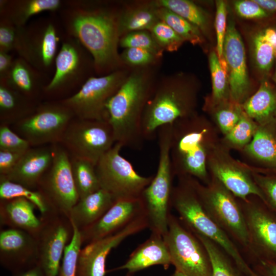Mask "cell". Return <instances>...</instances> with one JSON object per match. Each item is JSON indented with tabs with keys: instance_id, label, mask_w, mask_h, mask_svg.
<instances>
[{
	"instance_id": "6da1fadb",
	"label": "cell",
	"mask_w": 276,
	"mask_h": 276,
	"mask_svg": "<svg viewBox=\"0 0 276 276\" xmlns=\"http://www.w3.org/2000/svg\"><path fill=\"white\" fill-rule=\"evenodd\" d=\"M119 11L111 2L86 0L63 1L59 11L65 34L89 52L97 76L126 67L118 51Z\"/></svg>"
},
{
	"instance_id": "7a4b0ae2",
	"label": "cell",
	"mask_w": 276,
	"mask_h": 276,
	"mask_svg": "<svg viewBox=\"0 0 276 276\" xmlns=\"http://www.w3.org/2000/svg\"><path fill=\"white\" fill-rule=\"evenodd\" d=\"M157 67L154 65L130 69L107 105L108 122L116 143L123 147L136 150L143 147V116L157 81Z\"/></svg>"
},
{
	"instance_id": "3957f363",
	"label": "cell",
	"mask_w": 276,
	"mask_h": 276,
	"mask_svg": "<svg viewBox=\"0 0 276 276\" xmlns=\"http://www.w3.org/2000/svg\"><path fill=\"white\" fill-rule=\"evenodd\" d=\"M214 124L197 113L172 124L170 156L175 176H189L207 184L209 155L220 141Z\"/></svg>"
},
{
	"instance_id": "277c9868",
	"label": "cell",
	"mask_w": 276,
	"mask_h": 276,
	"mask_svg": "<svg viewBox=\"0 0 276 276\" xmlns=\"http://www.w3.org/2000/svg\"><path fill=\"white\" fill-rule=\"evenodd\" d=\"M197 94L194 83L182 75L165 76L157 80L143 116L144 139H152L162 126L196 113Z\"/></svg>"
},
{
	"instance_id": "5b68a950",
	"label": "cell",
	"mask_w": 276,
	"mask_h": 276,
	"mask_svg": "<svg viewBox=\"0 0 276 276\" xmlns=\"http://www.w3.org/2000/svg\"><path fill=\"white\" fill-rule=\"evenodd\" d=\"M171 200L183 225L193 234L204 236L220 247L245 276L250 268L237 245L214 221L203 208L191 176H180Z\"/></svg>"
},
{
	"instance_id": "8992f818",
	"label": "cell",
	"mask_w": 276,
	"mask_h": 276,
	"mask_svg": "<svg viewBox=\"0 0 276 276\" xmlns=\"http://www.w3.org/2000/svg\"><path fill=\"white\" fill-rule=\"evenodd\" d=\"M172 124L158 130L159 159L155 175L142 192L143 203L148 228L152 233L164 237L168 229L169 212L175 175L170 156Z\"/></svg>"
},
{
	"instance_id": "52a82bcc",
	"label": "cell",
	"mask_w": 276,
	"mask_h": 276,
	"mask_svg": "<svg viewBox=\"0 0 276 276\" xmlns=\"http://www.w3.org/2000/svg\"><path fill=\"white\" fill-rule=\"evenodd\" d=\"M95 73L89 52L77 39L65 34L55 61L54 74L43 90L48 100H61L75 94Z\"/></svg>"
},
{
	"instance_id": "ba28073f",
	"label": "cell",
	"mask_w": 276,
	"mask_h": 276,
	"mask_svg": "<svg viewBox=\"0 0 276 276\" xmlns=\"http://www.w3.org/2000/svg\"><path fill=\"white\" fill-rule=\"evenodd\" d=\"M211 176L207 184L191 177L199 199L209 216L237 245L249 254L244 215L238 199L218 179Z\"/></svg>"
},
{
	"instance_id": "9c48e42d",
	"label": "cell",
	"mask_w": 276,
	"mask_h": 276,
	"mask_svg": "<svg viewBox=\"0 0 276 276\" xmlns=\"http://www.w3.org/2000/svg\"><path fill=\"white\" fill-rule=\"evenodd\" d=\"M56 22L52 17H41L18 27L15 51L47 76L54 69L58 44L62 38Z\"/></svg>"
},
{
	"instance_id": "30bf717a",
	"label": "cell",
	"mask_w": 276,
	"mask_h": 276,
	"mask_svg": "<svg viewBox=\"0 0 276 276\" xmlns=\"http://www.w3.org/2000/svg\"><path fill=\"white\" fill-rule=\"evenodd\" d=\"M130 71L126 67L105 75L93 76L75 94L60 101L72 110L75 117L108 121L107 105Z\"/></svg>"
},
{
	"instance_id": "8fae6325",
	"label": "cell",
	"mask_w": 276,
	"mask_h": 276,
	"mask_svg": "<svg viewBox=\"0 0 276 276\" xmlns=\"http://www.w3.org/2000/svg\"><path fill=\"white\" fill-rule=\"evenodd\" d=\"M72 110L60 100L41 102L31 114L13 124L14 130L31 147L60 143L72 120Z\"/></svg>"
},
{
	"instance_id": "7c38bea8",
	"label": "cell",
	"mask_w": 276,
	"mask_h": 276,
	"mask_svg": "<svg viewBox=\"0 0 276 276\" xmlns=\"http://www.w3.org/2000/svg\"><path fill=\"white\" fill-rule=\"evenodd\" d=\"M175 270L187 276H212L209 255L201 242L180 220L171 214L163 237Z\"/></svg>"
},
{
	"instance_id": "4fadbf2b",
	"label": "cell",
	"mask_w": 276,
	"mask_h": 276,
	"mask_svg": "<svg viewBox=\"0 0 276 276\" xmlns=\"http://www.w3.org/2000/svg\"><path fill=\"white\" fill-rule=\"evenodd\" d=\"M122 148L116 143L96 165L101 188L111 194L116 201L140 197L153 178L139 174L131 163L121 155Z\"/></svg>"
},
{
	"instance_id": "5bb4252c",
	"label": "cell",
	"mask_w": 276,
	"mask_h": 276,
	"mask_svg": "<svg viewBox=\"0 0 276 276\" xmlns=\"http://www.w3.org/2000/svg\"><path fill=\"white\" fill-rule=\"evenodd\" d=\"M116 143L113 130L108 121L75 117L59 144L71 157L85 159L96 165Z\"/></svg>"
},
{
	"instance_id": "9a60e30c",
	"label": "cell",
	"mask_w": 276,
	"mask_h": 276,
	"mask_svg": "<svg viewBox=\"0 0 276 276\" xmlns=\"http://www.w3.org/2000/svg\"><path fill=\"white\" fill-rule=\"evenodd\" d=\"M238 200L247 229L248 255L253 263L259 261L276 262V213L257 196Z\"/></svg>"
},
{
	"instance_id": "2e32d148",
	"label": "cell",
	"mask_w": 276,
	"mask_h": 276,
	"mask_svg": "<svg viewBox=\"0 0 276 276\" xmlns=\"http://www.w3.org/2000/svg\"><path fill=\"white\" fill-rule=\"evenodd\" d=\"M52 145V164L40 180L37 190L46 198L52 211L68 217L71 209L79 199L73 179L71 157L60 144Z\"/></svg>"
},
{
	"instance_id": "e0dca14e",
	"label": "cell",
	"mask_w": 276,
	"mask_h": 276,
	"mask_svg": "<svg viewBox=\"0 0 276 276\" xmlns=\"http://www.w3.org/2000/svg\"><path fill=\"white\" fill-rule=\"evenodd\" d=\"M41 228L35 237L37 245V264L46 276H57L66 245L73 234L68 217L51 211L41 216Z\"/></svg>"
},
{
	"instance_id": "ac0fdd59",
	"label": "cell",
	"mask_w": 276,
	"mask_h": 276,
	"mask_svg": "<svg viewBox=\"0 0 276 276\" xmlns=\"http://www.w3.org/2000/svg\"><path fill=\"white\" fill-rule=\"evenodd\" d=\"M207 168L210 175L218 179L237 198L245 200L254 195L263 201L262 193L253 179L248 165L234 158L221 139L209 155Z\"/></svg>"
},
{
	"instance_id": "d6986e66",
	"label": "cell",
	"mask_w": 276,
	"mask_h": 276,
	"mask_svg": "<svg viewBox=\"0 0 276 276\" xmlns=\"http://www.w3.org/2000/svg\"><path fill=\"white\" fill-rule=\"evenodd\" d=\"M148 228L145 214L106 237L86 244L78 258L77 276H105L106 259L111 250L124 240Z\"/></svg>"
},
{
	"instance_id": "ffe728a7",
	"label": "cell",
	"mask_w": 276,
	"mask_h": 276,
	"mask_svg": "<svg viewBox=\"0 0 276 276\" xmlns=\"http://www.w3.org/2000/svg\"><path fill=\"white\" fill-rule=\"evenodd\" d=\"M223 55L228 66L231 98L242 105L249 97L250 82L244 43L235 22L232 19L227 25Z\"/></svg>"
},
{
	"instance_id": "44dd1931",
	"label": "cell",
	"mask_w": 276,
	"mask_h": 276,
	"mask_svg": "<svg viewBox=\"0 0 276 276\" xmlns=\"http://www.w3.org/2000/svg\"><path fill=\"white\" fill-rule=\"evenodd\" d=\"M145 214L140 197L117 200L96 222L81 230L85 245L113 234Z\"/></svg>"
},
{
	"instance_id": "7402d4cb",
	"label": "cell",
	"mask_w": 276,
	"mask_h": 276,
	"mask_svg": "<svg viewBox=\"0 0 276 276\" xmlns=\"http://www.w3.org/2000/svg\"><path fill=\"white\" fill-rule=\"evenodd\" d=\"M35 237L24 231L8 228L0 232V262L15 273L37 263Z\"/></svg>"
},
{
	"instance_id": "603a6c76",
	"label": "cell",
	"mask_w": 276,
	"mask_h": 276,
	"mask_svg": "<svg viewBox=\"0 0 276 276\" xmlns=\"http://www.w3.org/2000/svg\"><path fill=\"white\" fill-rule=\"evenodd\" d=\"M53 158V145L32 147L22 154L14 169L7 175L0 176L32 190H37L43 174Z\"/></svg>"
},
{
	"instance_id": "cb8c5ba5",
	"label": "cell",
	"mask_w": 276,
	"mask_h": 276,
	"mask_svg": "<svg viewBox=\"0 0 276 276\" xmlns=\"http://www.w3.org/2000/svg\"><path fill=\"white\" fill-rule=\"evenodd\" d=\"M162 265L167 269L171 265L169 250L163 237L152 233L130 255L126 262L111 271L126 270V276L154 265Z\"/></svg>"
},
{
	"instance_id": "d4e9b609",
	"label": "cell",
	"mask_w": 276,
	"mask_h": 276,
	"mask_svg": "<svg viewBox=\"0 0 276 276\" xmlns=\"http://www.w3.org/2000/svg\"><path fill=\"white\" fill-rule=\"evenodd\" d=\"M47 76L18 56L14 59L8 75L0 83L32 100L41 102L48 83Z\"/></svg>"
},
{
	"instance_id": "484cf974",
	"label": "cell",
	"mask_w": 276,
	"mask_h": 276,
	"mask_svg": "<svg viewBox=\"0 0 276 276\" xmlns=\"http://www.w3.org/2000/svg\"><path fill=\"white\" fill-rule=\"evenodd\" d=\"M36 206L22 198L0 199V223L8 228L27 232L35 237L42 221L35 214Z\"/></svg>"
},
{
	"instance_id": "4316f807",
	"label": "cell",
	"mask_w": 276,
	"mask_h": 276,
	"mask_svg": "<svg viewBox=\"0 0 276 276\" xmlns=\"http://www.w3.org/2000/svg\"><path fill=\"white\" fill-rule=\"evenodd\" d=\"M263 169L276 170V121L258 125L250 143L241 151Z\"/></svg>"
},
{
	"instance_id": "83f0119b",
	"label": "cell",
	"mask_w": 276,
	"mask_h": 276,
	"mask_svg": "<svg viewBox=\"0 0 276 276\" xmlns=\"http://www.w3.org/2000/svg\"><path fill=\"white\" fill-rule=\"evenodd\" d=\"M116 201L106 190H99L80 199L71 209L68 218L80 231L99 219Z\"/></svg>"
},
{
	"instance_id": "f1b7e54d",
	"label": "cell",
	"mask_w": 276,
	"mask_h": 276,
	"mask_svg": "<svg viewBox=\"0 0 276 276\" xmlns=\"http://www.w3.org/2000/svg\"><path fill=\"white\" fill-rule=\"evenodd\" d=\"M63 3L61 0H1L0 17L17 27H22L34 15L44 12H59Z\"/></svg>"
},
{
	"instance_id": "f546056e",
	"label": "cell",
	"mask_w": 276,
	"mask_h": 276,
	"mask_svg": "<svg viewBox=\"0 0 276 276\" xmlns=\"http://www.w3.org/2000/svg\"><path fill=\"white\" fill-rule=\"evenodd\" d=\"M159 20L157 7L154 1L137 2L119 8L118 30L120 37L132 32L150 31Z\"/></svg>"
},
{
	"instance_id": "4dcf8cb0",
	"label": "cell",
	"mask_w": 276,
	"mask_h": 276,
	"mask_svg": "<svg viewBox=\"0 0 276 276\" xmlns=\"http://www.w3.org/2000/svg\"><path fill=\"white\" fill-rule=\"evenodd\" d=\"M244 112L258 125L276 121V87L263 78L257 90L242 104Z\"/></svg>"
},
{
	"instance_id": "1f68e13d",
	"label": "cell",
	"mask_w": 276,
	"mask_h": 276,
	"mask_svg": "<svg viewBox=\"0 0 276 276\" xmlns=\"http://www.w3.org/2000/svg\"><path fill=\"white\" fill-rule=\"evenodd\" d=\"M41 102L32 100L0 83L1 125L14 124L32 113Z\"/></svg>"
},
{
	"instance_id": "d6a6232c",
	"label": "cell",
	"mask_w": 276,
	"mask_h": 276,
	"mask_svg": "<svg viewBox=\"0 0 276 276\" xmlns=\"http://www.w3.org/2000/svg\"><path fill=\"white\" fill-rule=\"evenodd\" d=\"M157 7L167 8L182 17L197 27L205 34L209 27V19L206 11L195 3L189 0H154Z\"/></svg>"
},
{
	"instance_id": "836d02e7",
	"label": "cell",
	"mask_w": 276,
	"mask_h": 276,
	"mask_svg": "<svg viewBox=\"0 0 276 276\" xmlns=\"http://www.w3.org/2000/svg\"><path fill=\"white\" fill-rule=\"evenodd\" d=\"M71 163L79 199L101 189L95 164L85 159L74 157H71Z\"/></svg>"
},
{
	"instance_id": "e575fe53",
	"label": "cell",
	"mask_w": 276,
	"mask_h": 276,
	"mask_svg": "<svg viewBox=\"0 0 276 276\" xmlns=\"http://www.w3.org/2000/svg\"><path fill=\"white\" fill-rule=\"evenodd\" d=\"M22 198L33 203L44 215L52 211L47 199L37 190H32L0 176V199Z\"/></svg>"
},
{
	"instance_id": "d590c367",
	"label": "cell",
	"mask_w": 276,
	"mask_h": 276,
	"mask_svg": "<svg viewBox=\"0 0 276 276\" xmlns=\"http://www.w3.org/2000/svg\"><path fill=\"white\" fill-rule=\"evenodd\" d=\"M209 65L212 77V93L210 98L206 101V110L231 99L228 77L222 70L217 53L214 51L210 54Z\"/></svg>"
},
{
	"instance_id": "8d00e7d4",
	"label": "cell",
	"mask_w": 276,
	"mask_h": 276,
	"mask_svg": "<svg viewBox=\"0 0 276 276\" xmlns=\"http://www.w3.org/2000/svg\"><path fill=\"white\" fill-rule=\"evenodd\" d=\"M205 247L210 259L212 276H242L243 274L229 256L208 238L194 234Z\"/></svg>"
},
{
	"instance_id": "74e56055",
	"label": "cell",
	"mask_w": 276,
	"mask_h": 276,
	"mask_svg": "<svg viewBox=\"0 0 276 276\" xmlns=\"http://www.w3.org/2000/svg\"><path fill=\"white\" fill-rule=\"evenodd\" d=\"M157 14L160 20L167 24L185 41L193 45H200L204 42L203 34L201 31L182 17L163 7H157Z\"/></svg>"
},
{
	"instance_id": "f35d334b",
	"label": "cell",
	"mask_w": 276,
	"mask_h": 276,
	"mask_svg": "<svg viewBox=\"0 0 276 276\" xmlns=\"http://www.w3.org/2000/svg\"><path fill=\"white\" fill-rule=\"evenodd\" d=\"M258 124L244 111L235 126L221 138V142L229 150L242 151L251 141Z\"/></svg>"
},
{
	"instance_id": "ab89813d",
	"label": "cell",
	"mask_w": 276,
	"mask_h": 276,
	"mask_svg": "<svg viewBox=\"0 0 276 276\" xmlns=\"http://www.w3.org/2000/svg\"><path fill=\"white\" fill-rule=\"evenodd\" d=\"M208 110L212 111L213 123L222 136L226 134L235 126L244 112L242 105L232 99Z\"/></svg>"
},
{
	"instance_id": "60d3db41",
	"label": "cell",
	"mask_w": 276,
	"mask_h": 276,
	"mask_svg": "<svg viewBox=\"0 0 276 276\" xmlns=\"http://www.w3.org/2000/svg\"><path fill=\"white\" fill-rule=\"evenodd\" d=\"M248 167L255 183L262 193L263 201L276 213V170L250 165Z\"/></svg>"
},
{
	"instance_id": "b9f144b4",
	"label": "cell",
	"mask_w": 276,
	"mask_h": 276,
	"mask_svg": "<svg viewBox=\"0 0 276 276\" xmlns=\"http://www.w3.org/2000/svg\"><path fill=\"white\" fill-rule=\"evenodd\" d=\"M254 58L258 70L264 75L271 71L276 57L273 47L266 39L263 31L254 37Z\"/></svg>"
},
{
	"instance_id": "7bdbcfd3",
	"label": "cell",
	"mask_w": 276,
	"mask_h": 276,
	"mask_svg": "<svg viewBox=\"0 0 276 276\" xmlns=\"http://www.w3.org/2000/svg\"><path fill=\"white\" fill-rule=\"evenodd\" d=\"M72 226L73 236L65 247L57 276H77L78 258L83 244L80 231Z\"/></svg>"
},
{
	"instance_id": "ee69618b",
	"label": "cell",
	"mask_w": 276,
	"mask_h": 276,
	"mask_svg": "<svg viewBox=\"0 0 276 276\" xmlns=\"http://www.w3.org/2000/svg\"><path fill=\"white\" fill-rule=\"evenodd\" d=\"M150 32L164 52L177 51L185 42L171 27L161 20L153 26Z\"/></svg>"
},
{
	"instance_id": "f6af8a7d",
	"label": "cell",
	"mask_w": 276,
	"mask_h": 276,
	"mask_svg": "<svg viewBox=\"0 0 276 276\" xmlns=\"http://www.w3.org/2000/svg\"><path fill=\"white\" fill-rule=\"evenodd\" d=\"M120 58L123 65L130 69L158 65L162 59L151 51L136 48L124 49Z\"/></svg>"
},
{
	"instance_id": "bcb514c9",
	"label": "cell",
	"mask_w": 276,
	"mask_h": 276,
	"mask_svg": "<svg viewBox=\"0 0 276 276\" xmlns=\"http://www.w3.org/2000/svg\"><path fill=\"white\" fill-rule=\"evenodd\" d=\"M119 47L124 49L141 48L149 50L163 57L164 51L157 43L149 31L132 32L120 37Z\"/></svg>"
},
{
	"instance_id": "7dc6e473",
	"label": "cell",
	"mask_w": 276,
	"mask_h": 276,
	"mask_svg": "<svg viewBox=\"0 0 276 276\" xmlns=\"http://www.w3.org/2000/svg\"><path fill=\"white\" fill-rule=\"evenodd\" d=\"M31 147L29 143L11 129L9 125H1L0 150L24 154Z\"/></svg>"
},
{
	"instance_id": "c3c4849f",
	"label": "cell",
	"mask_w": 276,
	"mask_h": 276,
	"mask_svg": "<svg viewBox=\"0 0 276 276\" xmlns=\"http://www.w3.org/2000/svg\"><path fill=\"white\" fill-rule=\"evenodd\" d=\"M216 5L215 26L217 39L216 53L219 59L223 56V44L227 28V8L225 3L223 1H217Z\"/></svg>"
},
{
	"instance_id": "681fc988",
	"label": "cell",
	"mask_w": 276,
	"mask_h": 276,
	"mask_svg": "<svg viewBox=\"0 0 276 276\" xmlns=\"http://www.w3.org/2000/svg\"><path fill=\"white\" fill-rule=\"evenodd\" d=\"M18 37V27L7 19L0 17V52L15 51Z\"/></svg>"
},
{
	"instance_id": "f907efd6",
	"label": "cell",
	"mask_w": 276,
	"mask_h": 276,
	"mask_svg": "<svg viewBox=\"0 0 276 276\" xmlns=\"http://www.w3.org/2000/svg\"><path fill=\"white\" fill-rule=\"evenodd\" d=\"M234 8L240 16L247 19L264 18L270 14L254 0L237 1L234 3Z\"/></svg>"
},
{
	"instance_id": "816d5d0a",
	"label": "cell",
	"mask_w": 276,
	"mask_h": 276,
	"mask_svg": "<svg viewBox=\"0 0 276 276\" xmlns=\"http://www.w3.org/2000/svg\"><path fill=\"white\" fill-rule=\"evenodd\" d=\"M22 154L0 150V176L8 174L17 165Z\"/></svg>"
},
{
	"instance_id": "f5cc1de1",
	"label": "cell",
	"mask_w": 276,
	"mask_h": 276,
	"mask_svg": "<svg viewBox=\"0 0 276 276\" xmlns=\"http://www.w3.org/2000/svg\"><path fill=\"white\" fill-rule=\"evenodd\" d=\"M260 276H276V262L259 261L252 268Z\"/></svg>"
},
{
	"instance_id": "db71d44e",
	"label": "cell",
	"mask_w": 276,
	"mask_h": 276,
	"mask_svg": "<svg viewBox=\"0 0 276 276\" xmlns=\"http://www.w3.org/2000/svg\"><path fill=\"white\" fill-rule=\"evenodd\" d=\"M14 59L9 53L0 52V80L4 79L8 75Z\"/></svg>"
},
{
	"instance_id": "11a10c76",
	"label": "cell",
	"mask_w": 276,
	"mask_h": 276,
	"mask_svg": "<svg viewBox=\"0 0 276 276\" xmlns=\"http://www.w3.org/2000/svg\"><path fill=\"white\" fill-rule=\"evenodd\" d=\"M14 274V276H46L42 268L37 263Z\"/></svg>"
},
{
	"instance_id": "9f6ffc18",
	"label": "cell",
	"mask_w": 276,
	"mask_h": 276,
	"mask_svg": "<svg viewBox=\"0 0 276 276\" xmlns=\"http://www.w3.org/2000/svg\"><path fill=\"white\" fill-rule=\"evenodd\" d=\"M263 9L268 12H276V0H254Z\"/></svg>"
},
{
	"instance_id": "6f0895ef",
	"label": "cell",
	"mask_w": 276,
	"mask_h": 276,
	"mask_svg": "<svg viewBox=\"0 0 276 276\" xmlns=\"http://www.w3.org/2000/svg\"><path fill=\"white\" fill-rule=\"evenodd\" d=\"M266 39L273 47L276 55V30L268 28L263 31Z\"/></svg>"
},
{
	"instance_id": "680465c9",
	"label": "cell",
	"mask_w": 276,
	"mask_h": 276,
	"mask_svg": "<svg viewBox=\"0 0 276 276\" xmlns=\"http://www.w3.org/2000/svg\"><path fill=\"white\" fill-rule=\"evenodd\" d=\"M246 276H260L251 267Z\"/></svg>"
},
{
	"instance_id": "91938a15",
	"label": "cell",
	"mask_w": 276,
	"mask_h": 276,
	"mask_svg": "<svg viewBox=\"0 0 276 276\" xmlns=\"http://www.w3.org/2000/svg\"><path fill=\"white\" fill-rule=\"evenodd\" d=\"M169 276H187L181 272H180L177 270H175Z\"/></svg>"
},
{
	"instance_id": "94428289",
	"label": "cell",
	"mask_w": 276,
	"mask_h": 276,
	"mask_svg": "<svg viewBox=\"0 0 276 276\" xmlns=\"http://www.w3.org/2000/svg\"><path fill=\"white\" fill-rule=\"evenodd\" d=\"M273 81H274V83H275L274 85L276 87V68H275L274 74V76H273Z\"/></svg>"
}]
</instances>
